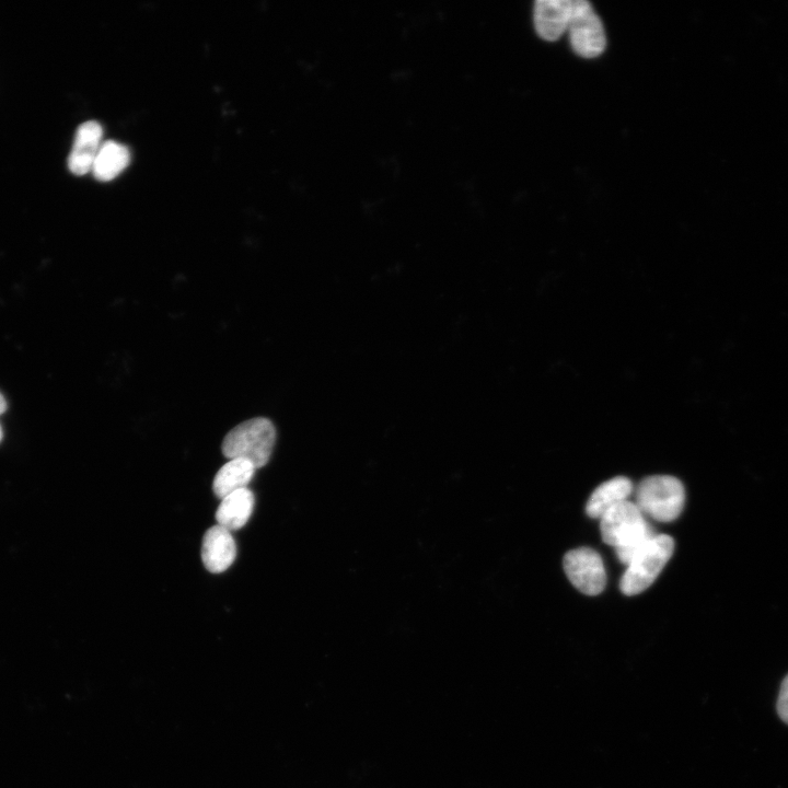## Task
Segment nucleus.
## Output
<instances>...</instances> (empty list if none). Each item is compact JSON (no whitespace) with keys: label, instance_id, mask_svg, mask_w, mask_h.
Masks as SVG:
<instances>
[{"label":"nucleus","instance_id":"obj_1","mask_svg":"<svg viewBox=\"0 0 788 788\" xmlns=\"http://www.w3.org/2000/svg\"><path fill=\"white\" fill-rule=\"evenodd\" d=\"M600 530L603 542L614 547L618 560L625 565L654 536L642 512L628 500L601 517Z\"/></svg>","mask_w":788,"mask_h":788},{"label":"nucleus","instance_id":"obj_2","mask_svg":"<svg viewBox=\"0 0 788 788\" xmlns=\"http://www.w3.org/2000/svg\"><path fill=\"white\" fill-rule=\"evenodd\" d=\"M276 440L273 422L263 417L245 420L232 428L224 437L222 453L228 459H244L255 468L267 464Z\"/></svg>","mask_w":788,"mask_h":788},{"label":"nucleus","instance_id":"obj_3","mask_svg":"<svg viewBox=\"0 0 788 788\" xmlns=\"http://www.w3.org/2000/svg\"><path fill=\"white\" fill-rule=\"evenodd\" d=\"M685 491L674 476L652 475L644 478L636 490V506L659 522H671L682 512Z\"/></svg>","mask_w":788,"mask_h":788},{"label":"nucleus","instance_id":"obj_4","mask_svg":"<svg viewBox=\"0 0 788 788\" xmlns=\"http://www.w3.org/2000/svg\"><path fill=\"white\" fill-rule=\"evenodd\" d=\"M674 541L667 534L654 535L629 561L619 581L625 595H635L656 580L673 554Z\"/></svg>","mask_w":788,"mask_h":788},{"label":"nucleus","instance_id":"obj_5","mask_svg":"<svg viewBox=\"0 0 788 788\" xmlns=\"http://www.w3.org/2000/svg\"><path fill=\"white\" fill-rule=\"evenodd\" d=\"M567 31L573 51L583 58H594L605 49L602 22L586 0H572Z\"/></svg>","mask_w":788,"mask_h":788},{"label":"nucleus","instance_id":"obj_6","mask_svg":"<svg viewBox=\"0 0 788 788\" xmlns=\"http://www.w3.org/2000/svg\"><path fill=\"white\" fill-rule=\"evenodd\" d=\"M564 570L570 582L587 595L600 594L606 583L602 558L589 547L567 552L563 558Z\"/></svg>","mask_w":788,"mask_h":788},{"label":"nucleus","instance_id":"obj_7","mask_svg":"<svg viewBox=\"0 0 788 788\" xmlns=\"http://www.w3.org/2000/svg\"><path fill=\"white\" fill-rule=\"evenodd\" d=\"M236 556V545L231 532L216 524L208 529L202 537L201 560L212 573L227 570Z\"/></svg>","mask_w":788,"mask_h":788},{"label":"nucleus","instance_id":"obj_8","mask_svg":"<svg viewBox=\"0 0 788 788\" xmlns=\"http://www.w3.org/2000/svg\"><path fill=\"white\" fill-rule=\"evenodd\" d=\"M103 128L95 120L81 124L76 132L68 159L69 170L76 175L92 171L96 154L102 146Z\"/></svg>","mask_w":788,"mask_h":788},{"label":"nucleus","instance_id":"obj_9","mask_svg":"<svg viewBox=\"0 0 788 788\" xmlns=\"http://www.w3.org/2000/svg\"><path fill=\"white\" fill-rule=\"evenodd\" d=\"M572 0H537L534 3V26L545 40L558 39L568 28Z\"/></svg>","mask_w":788,"mask_h":788},{"label":"nucleus","instance_id":"obj_10","mask_svg":"<svg viewBox=\"0 0 788 788\" xmlns=\"http://www.w3.org/2000/svg\"><path fill=\"white\" fill-rule=\"evenodd\" d=\"M254 495L248 488L239 489L223 499L216 511L217 524L236 531L248 521L254 509Z\"/></svg>","mask_w":788,"mask_h":788},{"label":"nucleus","instance_id":"obj_11","mask_svg":"<svg viewBox=\"0 0 788 788\" xmlns=\"http://www.w3.org/2000/svg\"><path fill=\"white\" fill-rule=\"evenodd\" d=\"M633 491V483L624 476H616L596 487L586 506L590 518H600L616 505L627 500Z\"/></svg>","mask_w":788,"mask_h":788},{"label":"nucleus","instance_id":"obj_12","mask_svg":"<svg viewBox=\"0 0 788 788\" xmlns=\"http://www.w3.org/2000/svg\"><path fill=\"white\" fill-rule=\"evenodd\" d=\"M254 465L244 459H231L216 474L212 489L217 498L223 499L228 495L246 488L254 476Z\"/></svg>","mask_w":788,"mask_h":788},{"label":"nucleus","instance_id":"obj_13","mask_svg":"<svg viewBox=\"0 0 788 788\" xmlns=\"http://www.w3.org/2000/svg\"><path fill=\"white\" fill-rule=\"evenodd\" d=\"M130 162L127 147L116 141L103 142L94 160L92 172L95 178L108 182L119 175Z\"/></svg>","mask_w":788,"mask_h":788},{"label":"nucleus","instance_id":"obj_14","mask_svg":"<svg viewBox=\"0 0 788 788\" xmlns=\"http://www.w3.org/2000/svg\"><path fill=\"white\" fill-rule=\"evenodd\" d=\"M777 712L779 718L788 725V674L781 682L778 700Z\"/></svg>","mask_w":788,"mask_h":788},{"label":"nucleus","instance_id":"obj_15","mask_svg":"<svg viewBox=\"0 0 788 788\" xmlns=\"http://www.w3.org/2000/svg\"><path fill=\"white\" fill-rule=\"evenodd\" d=\"M7 409V402L2 394L0 393V415H2Z\"/></svg>","mask_w":788,"mask_h":788},{"label":"nucleus","instance_id":"obj_16","mask_svg":"<svg viewBox=\"0 0 788 788\" xmlns=\"http://www.w3.org/2000/svg\"><path fill=\"white\" fill-rule=\"evenodd\" d=\"M1 439H2V429H1V426H0V441H1Z\"/></svg>","mask_w":788,"mask_h":788}]
</instances>
